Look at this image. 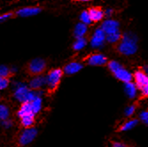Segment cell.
<instances>
[{
    "mask_svg": "<svg viewBox=\"0 0 148 147\" xmlns=\"http://www.w3.org/2000/svg\"><path fill=\"white\" fill-rule=\"evenodd\" d=\"M138 36L132 32H126L123 35L121 41L116 44V51L124 56L134 55L138 51Z\"/></svg>",
    "mask_w": 148,
    "mask_h": 147,
    "instance_id": "6da1fadb",
    "label": "cell"
},
{
    "mask_svg": "<svg viewBox=\"0 0 148 147\" xmlns=\"http://www.w3.org/2000/svg\"><path fill=\"white\" fill-rule=\"evenodd\" d=\"M43 94V90H33L29 87V85L22 83H17L14 84V87H13V98L21 104L30 103L36 97H42Z\"/></svg>",
    "mask_w": 148,
    "mask_h": 147,
    "instance_id": "7a4b0ae2",
    "label": "cell"
},
{
    "mask_svg": "<svg viewBox=\"0 0 148 147\" xmlns=\"http://www.w3.org/2000/svg\"><path fill=\"white\" fill-rule=\"evenodd\" d=\"M47 68V62L42 58H36L29 60L25 66L27 74L30 76H36L43 75Z\"/></svg>",
    "mask_w": 148,
    "mask_h": 147,
    "instance_id": "3957f363",
    "label": "cell"
},
{
    "mask_svg": "<svg viewBox=\"0 0 148 147\" xmlns=\"http://www.w3.org/2000/svg\"><path fill=\"white\" fill-rule=\"evenodd\" d=\"M63 75L64 72L61 68H53L47 73V75H45L46 87L50 92L53 93L59 88Z\"/></svg>",
    "mask_w": 148,
    "mask_h": 147,
    "instance_id": "277c9868",
    "label": "cell"
},
{
    "mask_svg": "<svg viewBox=\"0 0 148 147\" xmlns=\"http://www.w3.org/2000/svg\"><path fill=\"white\" fill-rule=\"evenodd\" d=\"M38 131L36 128L30 127L24 129L19 136L18 143L21 146H27L31 144L36 137Z\"/></svg>",
    "mask_w": 148,
    "mask_h": 147,
    "instance_id": "5b68a950",
    "label": "cell"
},
{
    "mask_svg": "<svg viewBox=\"0 0 148 147\" xmlns=\"http://www.w3.org/2000/svg\"><path fill=\"white\" fill-rule=\"evenodd\" d=\"M84 61H85L90 66H105L108 63L106 56L99 52L90 53V54H89L84 59Z\"/></svg>",
    "mask_w": 148,
    "mask_h": 147,
    "instance_id": "8992f818",
    "label": "cell"
},
{
    "mask_svg": "<svg viewBox=\"0 0 148 147\" xmlns=\"http://www.w3.org/2000/svg\"><path fill=\"white\" fill-rule=\"evenodd\" d=\"M112 74L117 80L123 82V83L133 81V74H131L128 69H126L122 65H121L119 68Z\"/></svg>",
    "mask_w": 148,
    "mask_h": 147,
    "instance_id": "52a82bcc",
    "label": "cell"
},
{
    "mask_svg": "<svg viewBox=\"0 0 148 147\" xmlns=\"http://www.w3.org/2000/svg\"><path fill=\"white\" fill-rule=\"evenodd\" d=\"M133 82L140 90L141 89L148 86V75L144 70H137L133 74Z\"/></svg>",
    "mask_w": 148,
    "mask_h": 147,
    "instance_id": "ba28073f",
    "label": "cell"
},
{
    "mask_svg": "<svg viewBox=\"0 0 148 147\" xmlns=\"http://www.w3.org/2000/svg\"><path fill=\"white\" fill-rule=\"evenodd\" d=\"M106 34L104 32V30L100 29H97L94 32L91 39H90V44L93 48H99L102 46L106 41Z\"/></svg>",
    "mask_w": 148,
    "mask_h": 147,
    "instance_id": "9c48e42d",
    "label": "cell"
},
{
    "mask_svg": "<svg viewBox=\"0 0 148 147\" xmlns=\"http://www.w3.org/2000/svg\"><path fill=\"white\" fill-rule=\"evenodd\" d=\"M29 87L33 90H42L45 86H46V78L45 75H36L33 76L29 82Z\"/></svg>",
    "mask_w": 148,
    "mask_h": 147,
    "instance_id": "30bf717a",
    "label": "cell"
},
{
    "mask_svg": "<svg viewBox=\"0 0 148 147\" xmlns=\"http://www.w3.org/2000/svg\"><path fill=\"white\" fill-rule=\"evenodd\" d=\"M41 11H42V9L37 6L21 8V9L17 10L16 12H14V18L15 17H29V16L36 15Z\"/></svg>",
    "mask_w": 148,
    "mask_h": 147,
    "instance_id": "8fae6325",
    "label": "cell"
},
{
    "mask_svg": "<svg viewBox=\"0 0 148 147\" xmlns=\"http://www.w3.org/2000/svg\"><path fill=\"white\" fill-rule=\"evenodd\" d=\"M101 29L104 30V32L106 35H109V34H113L117 31H120V25L117 21L106 20L102 23Z\"/></svg>",
    "mask_w": 148,
    "mask_h": 147,
    "instance_id": "7c38bea8",
    "label": "cell"
},
{
    "mask_svg": "<svg viewBox=\"0 0 148 147\" xmlns=\"http://www.w3.org/2000/svg\"><path fill=\"white\" fill-rule=\"evenodd\" d=\"M89 12V15L90 17L91 22H99L101 21L105 16V12L99 6H93L87 10Z\"/></svg>",
    "mask_w": 148,
    "mask_h": 147,
    "instance_id": "4fadbf2b",
    "label": "cell"
},
{
    "mask_svg": "<svg viewBox=\"0 0 148 147\" xmlns=\"http://www.w3.org/2000/svg\"><path fill=\"white\" fill-rule=\"evenodd\" d=\"M84 68V65L80 62L77 61H72L69 64H66L64 68H63V72L64 74L68 75H75L76 73H78L79 71H81Z\"/></svg>",
    "mask_w": 148,
    "mask_h": 147,
    "instance_id": "5bb4252c",
    "label": "cell"
},
{
    "mask_svg": "<svg viewBox=\"0 0 148 147\" xmlns=\"http://www.w3.org/2000/svg\"><path fill=\"white\" fill-rule=\"evenodd\" d=\"M29 115H36L32 110L30 103H22L17 111L18 118L21 119L25 116H29Z\"/></svg>",
    "mask_w": 148,
    "mask_h": 147,
    "instance_id": "9a60e30c",
    "label": "cell"
},
{
    "mask_svg": "<svg viewBox=\"0 0 148 147\" xmlns=\"http://www.w3.org/2000/svg\"><path fill=\"white\" fill-rule=\"evenodd\" d=\"M138 122H139L138 119H135V118L129 119L128 121H126L125 122H123L122 125H120V127L118 128V131L119 132L130 131V130L133 129L134 128H136L138 126Z\"/></svg>",
    "mask_w": 148,
    "mask_h": 147,
    "instance_id": "2e32d148",
    "label": "cell"
},
{
    "mask_svg": "<svg viewBox=\"0 0 148 147\" xmlns=\"http://www.w3.org/2000/svg\"><path fill=\"white\" fill-rule=\"evenodd\" d=\"M138 87L134 83V82H129L124 83V91L125 94L128 96L129 98L133 99L135 98L138 95Z\"/></svg>",
    "mask_w": 148,
    "mask_h": 147,
    "instance_id": "e0dca14e",
    "label": "cell"
},
{
    "mask_svg": "<svg viewBox=\"0 0 148 147\" xmlns=\"http://www.w3.org/2000/svg\"><path fill=\"white\" fill-rule=\"evenodd\" d=\"M87 32V25L79 22L75 25V29H74V36L75 38H80V37H84V35Z\"/></svg>",
    "mask_w": 148,
    "mask_h": 147,
    "instance_id": "ac0fdd59",
    "label": "cell"
},
{
    "mask_svg": "<svg viewBox=\"0 0 148 147\" xmlns=\"http://www.w3.org/2000/svg\"><path fill=\"white\" fill-rule=\"evenodd\" d=\"M30 105H31L32 110H33L35 114H37L38 113H40V111L42 110V107H43V98H42V97L41 96L36 97L35 99H33L30 102Z\"/></svg>",
    "mask_w": 148,
    "mask_h": 147,
    "instance_id": "d6986e66",
    "label": "cell"
},
{
    "mask_svg": "<svg viewBox=\"0 0 148 147\" xmlns=\"http://www.w3.org/2000/svg\"><path fill=\"white\" fill-rule=\"evenodd\" d=\"M16 73V69L9 68L5 65H0V76H3L5 78H10L13 76Z\"/></svg>",
    "mask_w": 148,
    "mask_h": 147,
    "instance_id": "ffe728a7",
    "label": "cell"
},
{
    "mask_svg": "<svg viewBox=\"0 0 148 147\" xmlns=\"http://www.w3.org/2000/svg\"><path fill=\"white\" fill-rule=\"evenodd\" d=\"M122 37H123V34L121 33V31H117L113 34L106 35V41L109 44H117L121 41Z\"/></svg>",
    "mask_w": 148,
    "mask_h": 147,
    "instance_id": "44dd1931",
    "label": "cell"
},
{
    "mask_svg": "<svg viewBox=\"0 0 148 147\" xmlns=\"http://www.w3.org/2000/svg\"><path fill=\"white\" fill-rule=\"evenodd\" d=\"M35 116L36 115H29V116H25V117L20 119L21 126L24 129L33 127V125L35 123Z\"/></svg>",
    "mask_w": 148,
    "mask_h": 147,
    "instance_id": "7402d4cb",
    "label": "cell"
},
{
    "mask_svg": "<svg viewBox=\"0 0 148 147\" xmlns=\"http://www.w3.org/2000/svg\"><path fill=\"white\" fill-rule=\"evenodd\" d=\"M10 117V109L8 106L4 104L0 103V122L5 121Z\"/></svg>",
    "mask_w": 148,
    "mask_h": 147,
    "instance_id": "603a6c76",
    "label": "cell"
},
{
    "mask_svg": "<svg viewBox=\"0 0 148 147\" xmlns=\"http://www.w3.org/2000/svg\"><path fill=\"white\" fill-rule=\"evenodd\" d=\"M86 44H87V39L85 37H80V38H76L75 43L73 44L72 48L74 51H80L83 48H84Z\"/></svg>",
    "mask_w": 148,
    "mask_h": 147,
    "instance_id": "cb8c5ba5",
    "label": "cell"
},
{
    "mask_svg": "<svg viewBox=\"0 0 148 147\" xmlns=\"http://www.w3.org/2000/svg\"><path fill=\"white\" fill-rule=\"evenodd\" d=\"M136 111H137V105L136 104L130 105L124 110V115H125V117L131 118L134 115V113H136Z\"/></svg>",
    "mask_w": 148,
    "mask_h": 147,
    "instance_id": "d4e9b609",
    "label": "cell"
},
{
    "mask_svg": "<svg viewBox=\"0 0 148 147\" xmlns=\"http://www.w3.org/2000/svg\"><path fill=\"white\" fill-rule=\"evenodd\" d=\"M138 121L148 127V110H143L139 113Z\"/></svg>",
    "mask_w": 148,
    "mask_h": 147,
    "instance_id": "484cf974",
    "label": "cell"
},
{
    "mask_svg": "<svg viewBox=\"0 0 148 147\" xmlns=\"http://www.w3.org/2000/svg\"><path fill=\"white\" fill-rule=\"evenodd\" d=\"M80 20H81V22H83L86 25L91 23V20H90V17L89 15L88 11H83L82 12V13H81V15H80Z\"/></svg>",
    "mask_w": 148,
    "mask_h": 147,
    "instance_id": "4316f807",
    "label": "cell"
},
{
    "mask_svg": "<svg viewBox=\"0 0 148 147\" xmlns=\"http://www.w3.org/2000/svg\"><path fill=\"white\" fill-rule=\"evenodd\" d=\"M9 84H10L9 78L0 76V90H4L7 89Z\"/></svg>",
    "mask_w": 148,
    "mask_h": 147,
    "instance_id": "83f0119b",
    "label": "cell"
},
{
    "mask_svg": "<svg viewBox=\"0 0 148 147\" xmlns=\"http://www.w3.org/2000/svg\"><path fill=\"white\" fill-rule=\"evenodd\" d=\"M0 125H1L4 129H11L12 126H13V122L12 120L9 118V119H6L5 120V121H2V122H0Z\"/></svg>",
    "mask_w": 148,
    "mask_h": 147,
    "instance_id": "f1b7e54d",
    "label": "cell"
},
{
    "mask_svg": "<svg viewBox=\"0 0 148 147\" xmlns=\"http://www.w3.org/2000/svg\"><path fill=\"white\" fill-rule=\"evenodd\" d=\"M112 147H128V146L124 143L114 141V142H112Z\"/></svg>",
    "mask_w": 148,
    "mask_h": 147,
    "instance_id": "f546056e",
    "label": "cell"
},
{
    "mask_svg": "<svg viewBox=\"0 0 148 147\" xmlns=\"http://www.w3.org/2000/svg\"><path fill=\"white\" fill-rule=\"evenodd\" d=\"M140 92H141L142 97H144V98H148V86H146V87L141 89V90H140Z\"/></svg>",
    "mask_w": 148,
    "mask_h": 147,
    "instance_id": "4dcf8cb0",
    "label": "cell"
},
{
    "mask_svg": "<svg viewBox=\"0 0 148 147\" xmlns=\"http://www.w3.org/2000/svg\"><path fill=\"white\" fill-rule=\"evenodd\" d=\"M74 2H89L91 1V0H72Z\"/></svg>",
    "mask_w": 148,
    "mask_h": 147,
    "instance_id": "1f68e13d",
    "label": "cell"
},
{
    "mask_svg": "<svg viewBox=\"0 0 148 147\" xmlns=\"http://www.w3.org/2000/svg\"><path fill=\"white\" fill-rule=\"evenodd\" d=\"M143 70L145 71V73H146V74L148 75V66H144Z\"/></svg>",
    "mask_w": 148,
    "mask_h": 147,
    "instance_id": "d6a6232c",
    "label": "cell"
}]
</instances>
